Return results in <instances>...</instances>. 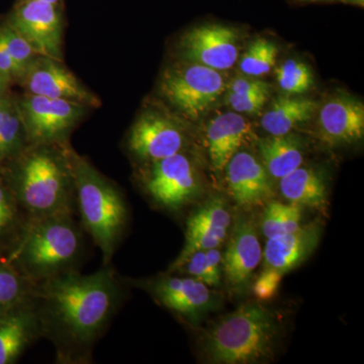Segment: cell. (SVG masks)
<instances>
[{
    "label": "cell",
    "instance_id": "e0dca14e",
    "mask_svg": "<svg viewBox=\"0 0 364 364\" xmlns=\"http://www.w3.org/2000/svg\"><path fill=\"white\" fill-rule=\"evenodd\" d=\"M320 223L301 225L296 231L267 239L264 268L284 273L291 272L312 256L321 240Z\"/></svg>",
    "mask_w": 364,
    "mask_h": 364
},
{
    "label": "cell",
    "instance_id": "cb8c5ba5",
    "mask_svg": "<svg viewBox=\"0 0 364 364\" xmlns=\"http://www.w3.org/2000/svg\"><path fill=\"white\" fill-rule=\"evenodd\" d=\"M26 144L28 139L18 109V95L11 92L0 104V162L14 156Z\"/></svg>",
    "mask_w": 364,
    "mask_h": 364
},
{
    "label": "cell",
    "instance_id": "8992f818",
    "mask_svg": "<svg viewBox=\"0 0 364 364\" xmlns=\"http://www.w3.org/2000/svg\"><path fill=\"white\" fill-rule=\"evenodd\" d=\"M224 87L220 71L178 60L163 72L158 90L174 111L196 121L221 97Z\"/></svg>",
    "mask_w": 364,
    "mask_h": 364
},
{
    "label": "cell",
    "instance_id": "f35d334b",
    "mask_svg": "<svg viewBox=\"0 0 364 364\" xmlns=\"http://www.w3.org/2000/svg\"><path fill=\"white\" fill-rule=\"evenodd\" d=\"M301 1H318V0H301Z\"/></svg>",
    "mask_w": 364,
    "mask_h": 364
},
{
    "label": "cell",
    "instance_id": "d590c367",
    "mask_svg": "<svg viewBox=\"0 0 364 364\" xmlns=\"http://www.w3.org/2000/svg\"><path fill=\"white\" fill-rule=\"evenodd\" d=\"M11 85L6 78L0 76V104L11 93Z\"/></svg>",
    "mask_w": 364,
    "mask_h": 364
},
{
    "label": "cell",
    "instance_id": "9a60e30c",
    "mask_svg": "<svg viewBox=\"0 0 364 364\" xmlns=\"http://www.w3.org/2000/svg\"><path fill=\"white\" fill-rule=\"evenodd\" d=\"M232 223L231 210L221 196H213L203 203L186 222V243L169 272H173L196 251L219 248L227 238Z\"/></svg>",
    "mask_w": 364,
    "mask_h": 364
},
{
    "label": "cell",
    "instance_id": "603a6c76",
    "mask_svg": "<svg viewBox=\"0 0 364 364\" xmlns=\"http://www.w3.org/2000/svg\"><path fill=\"white\" fill-rule=\"evenodd\" d=\"M279 181L282 195L289 203L318 210L325 207L327 188L324 179L315 169L299 166Z\"/></svg>",
    "mask_w": 364,
    "mask_h": 364
},
{
    "label": "cell",
    "instance_id": "e575fe53",
    "mask_svg": "<svg viewBox=\"0 0 364 364\" xmlns=\"http://www.w3.org/2000/svg\"><path fill=\"white\" fill-rule=\"evenodd\" d=\"M23 75L25 70L14 61L11 55L0 44V76L6 78L11 85H18Z\"/></svg>",
    "mask_w": 364,
    "mask_h": 364
},
{
    "label": "cell",
    "instance_id": "d6a6232c",
    "mask_svg": "<svg viewBox=\"0 0 364 364\" xmlns=\"http://www.w3.org/2000/svg\"><path fill=\"white\" fill-rule=\"evenodd\" d=\"M16 203L11 188L0 176V233L13 226L16 221Z\"/></svg>",
    "mask_w": 364,
    "mask_h": 364
},
{
    "label": "cell",
    "instance_id": "4316f807",
    "mask_svg": "<svg viewBox=\"0 0 364 364\" xmlns=\"http://www.w3.org/2000/svg\"><path fill=\"white\" fill-rule=\"evenodd\" d=\"M33 287L23 275L0 264V315L30 301Z\"/></svg>",
    "mask_w": 364,
    "mask_h": 364
},
{
    "label": "cell",
    "instance_id": "30bf717a",
    "mask_svg": "<svg viewBox=\"0 0 364 364\" xmlns=\"http://www.w3.org/2000/svg\"><path fill=\"white\" fill-rule=\"evenodd\" d=\"M186 131L178 119L156 109H144L132 124L127 150L140 163L157 161L183 152Z\"/></svg>",
    "mask_w": 364,
    "mask_h": 364
},
{
    "label": "cell",
    "instance_id": "8fae6325",
    "mask_svg": "<svg viewBox=\"0 0 364 364\" xmlns=\"http://www.w3.org/2000/svg\"><path fill=\"white\" fill-rule=\"evenodd\" d=\"M18 86L23 92L56 100H70L100 109L102 100L66 66L64 61L38 56L26 71Z\"/></svg>",
    "mask_w": 364,
    "mask_h": 364
},
{
    "label": "cell",
    "instance_id": "ac0fdd59",
    "mask_svg": "<svg viewBox=\"0 0 364 364\" xmlns=\"http://www.w3.org/2000/svg\"><path fill=\"white\" fill-rule=\"evenodd\" d=\"M318 126L326 142L351 144L361 140L364 134V105L347 95L327 100L318 112Z\"/></svg>",
    "mask_w": 364,
    "mask_h": 364
},
{
    "label": "cell",
    "instance_id": "9c48e42d",
    "mask_svg": "<svg viewBox=\"0 0 364 364\" xmlns=\"http://www.w3.org/2000/svg\"><path fill=\"white\" fill-rule=\"evenodd\" d=\"M145 165L141 181L148 196L160 207L181 210L200 193L193 162L183 152Z\"/></svg>",
    "mask_w": 364,
    "mask_h": 364
},
{
    "label": "cell",
    "instance_id": "484cf974",
    "mask_svg": "<svg viewBox=\"0 0 364 364\" xmlns=\"http://www.w3.org/2000/svg\"><path fill=\"white\" fill-rule=\"evenodd\" d=\"M267 205L261 220V231L267 239L291 233L301 226V205L279 202H268Z\"/></svg>",
    "mask_w": 364,
    "mask_h": 364
},
{
    "label": "cell",
    "instance_id": "f1b7e54d",
    "mask_svg": "<svg viewBox=\"0 0 364 364\" xmlns=\"http://www.w3.org/2000/svg\"><path fill=\"white\" fill-rule=\"evenodd\" d=\"M279 87L289 95H301L312 87L314 75L311 69L298 60H287L277 69Z\"/></svg>",
    "mask_w": 364,
    "mask_h": 364
},
{
    "label": "cell",
    "instance_id": "83f0119b",
    "mask_svg": "<svg viewBox=\"0 0 364 364\" xmlns=\"http://www.w3.org/2000/svg\"><path fill=\"white\" fill-rule=\"evenodd\" d=\"M279 48L267 39H257L249 46L240 60V70L251 77L269 73L275 65Z\"/></svg>",
    "mask_w": 364,
    "mask_h": 364
},
{
    "label": "cell",
    "instance_id": "4dcf8cb0",
    "mask_svg": "<svg viewBox=\"0 0 364 364\" xmlns=\"http://www.w3.org/2000/svg\"><path fill=\"white\" fill-rule=\"evenodd\" d=\"M269 95L270 93H256L241 95L228 92L226 100L227 104L238 114H256L267 104Z\"/></svg>",
    "mask_w": 364,
    "mask_h": 364
},
{
    "label": "cell",
    "instance_id": "44dd1931",
    "mask_svg": "<svg viewBox=\"0 0 364 364\" xmlns=\"http://www.w3.org/2000/svg\"><path fill=\"white\" fill-rule=\"evenodd\" d=\"M309 98L279 97L261 119V126L272 136L289 134L298 124L309 121L317 109Z\"/></svg>",
    "mask_w": 364,
    "mask_h": 364
},
{
    "label": "cell",
    "instance_id": "74e56055",
    "mask_svg": "<svg viewBox=\"0 0 364 364\" xmlns=\"http://www.w3.org/2000/svg\"><path fill=\"white\" fill-rule=\"evenodd\" d=\"M351 2H358V4H363V0H350Z\"/></svg>",
    "mask_w": 364,
    "mask_h": 364
},
{
    "label": "cell",
    "instance_id": "d6986e66",
    "mask_svg": "<svg viewBox=\"0 0 364 364\" xmlns=\"http://www.w3.org/2000/svg\"><path fill=\"white\" fill-rule=\"evenodd\" d=\"M42 335L33 299L0 315V364L13 363Z\"/></svg>",
    "mask_w": 364,
    "mask_h": 364
},
{
    "label": "cell",
    "instance_id": "5b68a950",
    "mask_svg": "<svg viewBox=\"0 0 364 364\" xmlns=\"http://www.w3.org/2000/svg\"><path fill=\"white\" fill-rule=\"evenodd\" d=\"M82 249L81 234L71 215L30 222L16 257L33 284L72 270Z\"/></svg>",
    "mask_w": 364,
    "mask_h": 364
},
{
    "label": "cell",
    "instance_id": "2e32d148",
    "mask_svg": "<svg viewBox=\"0 0 364 364\" xmlns=\"http://www.w3.org/2000/svg\"><path fill=\"white\" fill-rule=\"evenodd\" d=\"M225 169L230 193L237 205L252 208L269 202L273 193L272 179L257 158L238 151Z\"/></svg>",
    "mask_w": 364,
    "mask_h": 364
},
{
    "label": "cell",
    "instance_id": "5bb4252c",
    "mask_svg": "<svg viewBox=\"0 0 364 364\" xmlns=\"http://www.w3.org/2000/svg\"><path fill=\"white\" fill-rule=\"evenodd\" d=\"M262 256L253 222L245 215H237L226 251L222 254L223 273L230 291L239 296L247 293Z\"/></svg>",
    "mask_w": 364,
    "mask_h": 364
},
{
    "label": "cell",
    "instance_id": "ba28073f",
    "mask_svg": "<svg viewBox=\"0 0 364 364\" xmlns=\"http://www.w3.org/2000/svg\"><path fill=\"white\" fill-rule=\"evenodd\" d=\"M6 21L39 56L64 61V2L16 1Z\"/></svg>",
    "mask_w": 364,
    "mask_h": 364
},
{
    "label": "cell",
    "instance_id": "7a4b0ae2",
    "mask_svg": "<svg viewBox=\"0 0 364 364\" xmlns=\"http://www.w3.org/2000/svg\"><path fill=\"white\" fill-rule=\"evenodd\" d=\"M70 143H28L14 156L7 181L14 200L31 221L73 215L75 189Z\"/></svg>",
    "mask_w": 364,
    "mask_h": 364
},
{
    "label": "cell",
    "instance_id": "277c9868",
    "mask_svg": "<svg viewBox=\"0 0 364 364\" xmlns=\"http://www.w3.org/2000/svg\"><path fill=\"white\" fill-rule=\"evenodd\" d=\"M76 203L83 225L109 265L128 223V208L116 184L69 147Z\"/></svg>",
    "mask_w": 364,
    "mask_h": 364
},
{
    "label": "cell",
    "instance_id": "4fadbf2b",
    "mask_svg": "<svg viewBox=\"0 0 364 364\" xmlns=\"http://www.w3.org/2000/svg\"><path fill=\"white\" fill-rule=\"evenodd\" d=\"M238 55L237 33L223 25L196 26L183 33L177 43V56L181 61L220 72L232 68Z\"/></svg>",
    "mask_w": 364,
    "mask_h": 364
},
{
    "label": "cell",
    "instance_id": "f546056e",
    "mask_svg": "<svg viewBox=\"0 0 364 364\" xmlns=\"http://www.w3.org/2000/svg\"><path fill=\"white\" fill-rule=\"evenodd\" d=\"M0 44L25 73L33 60L39 56L25 38L21 37L6 20L0 23Z\"/></svg>",
    "mask_w": 364,
    "mask_h": 364
},
{
    "label": "cell",
    "instance_id": "836d02e7",
    "mask_svg": "<svg viewBox=\"0 0 364 364\" xmlns=\"http://www.w3.org/2000/svg\"><path fill=\"white\" fill-rule=\"evenodd\" d=\"M229 92L236 95H256V93H270V86L264 81L255 77H236L230 85Z\"/></svg>",
    "mask_w": 364,
    "mask_h": 364
},
{
    "label": "cell",
    "instance_id": "6da1fadb",
    "mask_svg": "<svg viewBox=\"0 0 364 364\" xmlns=\"http://www.w3.org/2000/svg\"><path fill=\"white\" fill-rule=\"evenodd\" d=\"M122 298L109 265L92 274L69 270L38 282L32 299L41 333L56 345L62 360H83L105 331Z\"/></svg>",
    "mask_w": 364,
    "mask_h": 364
},
{
    "label": "cell",
    "instance_id": "1f68e13d",
    "mask_svg": "<svg viewBox=\"0 0 364 364\" xmlns=\"http://www.w3.org/2000/svg\"><path fill=\"white\" fill-rule=\"evenodd\" d=\"M282 275L277 270L264 268V272H261L253 284V293L256 298L260 301H268L273 298L279 289Z\"/></svg>",
    "mask_w": 364,
    "mask_h": 364
},
{
    "label": "cell",
    "instance_id": "52a82bcc",
    "mask_svg": "<svg viewBox=\"0 0 364 364\" xmlns=\"http://www.w3.org/2000/svg\"><path fill=\"white\" fill-rule=\"evenodd\" d=\"M18 109L28 143L69 142V136L91 112L90 107L70 100L18 95Z\"/></svg>",
    "mask_w": 364,
    "mask_h": 364
},
{
    "label": "cell",
    "instance_id": "3957f363",
    "mask_svg": "<svg viewBox=\"0 0 364 364\" xmlns=\"http://www.w3.org/2000/svg\"><path fill=\"white\" fill-rule=\"evenodd\" d=\"M282 330L274 311L246 303L213 323L200 338V348L210 363H267L274 358Z\"/></svg>",
    "mask_w": 364,
    "mask_h": 364
},
{
    "label": "cell",
    "instance_id": "d4e9b609",
    "mask_svg": "<svg viewBox=\"0 0 364 364\" xmlns=\"http://www.w3.org/2000/svg\"><path fill=\"white\" fill-rule=\"evenodd\" d=\"M173 272L183 273L208 287H219L223 274L222 253L218 248L196 251Z\"/></svg>",
    "mask_w": 364,
    "mask_h": 364
},
{
    "label": "cell",
    "instance_id": "7c38bea8",
    "mask_svg": "<svg viewBox=\"0 0 364 364\" xmlns=\"http://www.w3.org/2000/svg\"><path fill=\"white\" fill-rule=\"evenodd\" d=\"M158 304L191 322L200 320L218 305L217 296L207 284L193 277L162 275L136 282Z\"/></svg>",
    "mask_w": 364,
    "mask_h": 364
},
{
    "label": "cell",
    "instance_id": "ffe728a7",
    "mask_svg": "<svg viewBox=\"0 0 364 364\" xmlns=\"http://www.w3.org/2000/svg\"><path fill=\"white\" fill-rule=\"evenodd\" d=\"M250 133V124L238 112H226L213 119L207 133L213 167L218 171L226 168Z\"/></svg>",
    "mask_w": 364,
    "mask_h": 364
},
{
    "label": "cell",
    "instance_id": "7402d4cb",
    "mask_svg": "<svg viewBox=\"0 0 364 364\" xmlns=\"http://www.w3.org/2000/svg\"><path fill=\"white\" fill-rule=\"evenodd\" d=\"M259 152L270 176L280 179L301 166V144L294 135L270 136L261 139Z\"/></svg>",
    "mask_w": 364,
    "mask_h": 364
},
{
    "label": "cell",
    "instance_id": "8d00e7d4",
    "mask_svg": "<svg viewBox=\"0 0 364 364\" xmlns=\"http://www.w3.org/2000/svg\"><path fill=\"white\" fill-rule=\"evenodd\" d=\"M16 1H28V0H16ZM36 1L50 2V4H63L64 0H36Z\"/></svg>",
    "mask_w": 364,
    "mask_h": 364
}]
</instances>
